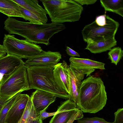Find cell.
Segmentation results:
<instances>
[{
  "instance_id": "7402d4cb",
  "label": "cell",
  "mask_w": 123,
  "mask_h": 123,
  "mask_svg": "<svg viewBox=\"0 0 123 123\" xmlns=\"http://www.w3.org/2000/svg\"><path fill=\"white\" fill-rule=\"evenodd\" d=\"M111 63L117 65L123 56V51L119 47L111 49L108 54Z\"/></svg>"
},
{
  "instance_id": "277c9868",
  "label": "cell",
  "mask_w": 123,
  "mask_h": 123,
  "mask_svg": "<svg viewBox=\"0 0 123 123\" xmlns=\"http://www.w3.org/2000/svg\"><path fill=\"white\" fill-rule=\"evenodd\" d=\"M52 23L62 24L79 21L82 6L74 0H40Z\"/></svg>"
},
{
  "instance_id": "603a6c76",
  "label": "cell",
  "mask_w": 123,
  "mask_h": 123,
  "mask_svg": "<svg viewBox=\"0 0 123 123\" xmlns=\"http://www.w3.org/2000/svg\"><path fill=\"white\" fill-rule=\"evenodd\" d=\"M19 93L11 99L1 109L0 112V123H5L8 111Z\"/></svg>"
},
{
  "instance_id": "f1b7e54d",
  "label": "cell",
  "mask_w": 123,
  "mask_h": 123,
  "mask_svg": "<svg viewBox=\"0 0 123 123\" xmlns=\"http://www.w3.org/2000/svg\"><path fill=\"white\" fill-rule=\"evenodd\" d=\"M75 1L81 5H91L94 4L97 0H74Z\"/></svg>"
},
{
  "instance_id": "ba28073f",
  "label": "cell",
  "mask_w": 123,
  "mask_h": 123,
  "mask_svg": "<svg viewBox=\"0 0 123 123\" xmlns=\"http://www.w3.org/2000/svg\"><path fill=\"white\" fill-rule=\"evenodd\" d=\"M59 52L43 50L38 54L31 56L25 62L26 68L31 67H54L62 58Z\"/></svg>"
},
{
  "instance_id": "cb8c5ba5",
  "label": "cell",
  "mask_w": 123,
  "mask_h": 123,
  "mask_svg": "<svg viewBox=\"0 0 123 123\" xmlns=\"http://www.w3.org/2000/svg\"><path fill=\"white\" fill-rule=\"evenodd\" d=\"M78 123H114L109 122L104 119L97 117L82 118L77 120Z\"/></svg>"
},
{
  "instance_id": "4fadbf2b",
  "label": "cell",
  "mask_w": 123,
  "mask_h": 123,
  "mask_svg": "<svg viewBox=\"0 0 123 123\" xmlns=\"http://www.w3.org/2000/svg\"><path fill=\"white\" fill-rule=\"evenodd\" d=\"M24 64L21 59L13 55L7 54L0 58V82L3 77L10 74Z\"/></svg>"
},
{
  "instance_id": "4316f807",
  "label": "cell",
  "mask_w": 123,
  "mask_h": 123,
  "mask_svg": "<svg viewBox=\"0 0 123 123\" xmlns=\"http://www.w3.org/2000/svg\"><path fill=\"white\" fill-rule=\"evenodd\" d=\"M106 16L105 14L97 16L95 21L96 23L100 26H103L105 25L106 24Z\"/></svg>"
},
{
  "instance_id": "e0dca14e",
  "label": "cell",
  "mask_w": 123,
  "mask_h": 123,
  "mask_svg": "<svg viewBox=\"0 0 123 123\" xmlns=\"http://www.w3.org/2000/svg\"><path fill=\"white\" fill-rule=\"evenodd\" d=\"M117 41L114 38L87 44L85 49L94 54L100 53L110 50L117 45Z\"/></svg>"
},
{
  "instance_id": "ac0fdd59",
  "label": "cell",
  "mask_w": 123,
  "mask_h": 123,
  "mask_svg": "<svg viewBox=\"0 0 123 123\" xmlns=\"http://www.w3.org/2000/svg\"><path fill=\"white\" fill-rule=\"evenodd\" d=\"M100 1L105 11L112 12L123 17V0H100Z\"/></svg>"
},
{
  "instance_id": "30bf717a",
  "label": "cell",
  "mask_w": 123,
  "mask_h": 123,
  "mask_svg": "<svg viewBox=\"0 0 123 123\" xmlns=\"http://www.w3.org/2000/svg\"><path fill=\"white\" fill-rule=\"evenodd\" d=\"M30 97L26 94L19 93L9 110L5 123H18L21 118Z\"/></svg>"
},
{
  "instance_id": "9c48e42d",
  "label": "cell",
  "mask_w": 123,
  "mask_h": 123,
  "mask_svg": "<svg viewBox=\"0 0 123 123\" xmlns=\"http://www.w3.org/2000/svg\"><path fill=\"white\" fill-rule=\"evenodd\" d=\"M69 61L70 67L84 75H86V77L96 69H105L104 63L88 59L71 57Z\"/></svg>"
},
{
  "instance_id": "5b68a950",
  "label": "cell",
  "mask_w": 123,
  "mask_h": 123,
  "mask_svg": "<svg viewBox=\"0 0 123 123\" xmlns=\"http://www.w3.org/2000/svg\"><path fill=\"white\" fill-rule=\"evenodd\" d=\"M30 89L25 64L10 74L3 77L0 82V97L6 100L19 93Z\"/></svg>"
},
{
  "instance_id": "7a4b0ae2",
  "label": "cell",
  "mask_w": 123,
  "mask_h": 123,
  "mask_svg": "<svg viewBox=\"0 0 123 123\" xmlns=\"http://www.w3.org/2000/svg\"><path fill=\"white\" fill-rule=\"evenodd\" d=\"M107 100L105 87L101 79L90 76L82 81L77 108L83 112L95 113L103 109Z\"/></svg>"
},
{
  "instance_id": "7c38bea8",
  "label": "cell",
  "mask_w": 123,
  "mask_h": 123,
  "mask_svg": "<svg viewBox=\"0 0 123 123\" xmlns=\"http://www.w3.org/2000/svg\"><path fill=\"white\" fill-rule=\"evenodd\" d=\"M68 72L70 96L69 99L75 102L77 106L79 89L84 75L69 66Z\"/></svg>"
},
{
  "instance_id": "8992f818",
  "label": "cell",
  "mask_w": 123,
  "mask_h": 123,
  "mask_svg": "<svg viewBox=\"0 0 123 123\" xmlns=\"http://www.w3.org/2000/svg\"><path fill=\"white\" fill-rule=\"evenodd\" d=\"M106 17V24L103 26L98 25L94 21L84 27L81 33L87 44L115 38L119 24L108 15Z\"/></svg>"
},
{
  "instance_id": "9a60e30c",
  "label": "cell",
  "mask_w": 123,
  "mask_h": 123,
  "mask_svg": "<svg viewBox=\"0 0 123 123\" xmlns=\"http://www.w3.org/2000/svg\"><path fill=\"white\" fill-rule=\"evenodd\" d=\"M19 5L39 16L46 24L48 21L45 9L38 4L37 0H12Z\"/></svg>"
},
{
  "instance_id": "ffe728a7",
  "label": "cell",
  "mask_w": 123,
  "mask_h": 123,
  "mask_svg": "<svg viewBox=\"0 0 123 123\" xmlns=\"http://www.w3.org/2000/svg\"><path fill=\"white\" fill-rule=\"evenodd\" d=\"M78 110L76 108L60 112L54 115L49 123H66Z\"/></svg>"
},
{
  "instance_id": "2e32d148",
  "label": "cell",
  "mask_w": 123,
  "mask_h": 123,
  "mask_svg": "<svg viewBox=\"0 0 123 123\" xmlns=\"http://www.w3.org/2000/svg\"><path fill=\"white\" fill-rule=\"evenodd\" d=\"M0 12L8 18L14 17L24 18L19 5L12 0H0Z\"/></svg>"
},
{
  "instance_id": "8fae6325",
  "label": "cell",
  "mask_w": 123,
  "mask_h": 123,
  "mask_svg": "<svg viewBox=\"0 0 123 123\" xmlns=\"http://www.w3.org/2000/svg\"><path fill=\"white\" fill-rule=\"evenodd\" d=\"M56 97L50 92L39 90H36L30 97L35 112L38 116L53 103Z\"/></svg>"
},
{
  "instance_id": "1f68e13d",
  "label": "cell",
  "mask_w": 123,
  "mask_h": 123,
  "mask_svg": "<svg viewBox=\"0 0 123 123\" xmlns=\"http://www.w3.org/2000/svg\"><path fill=\"white\" fill-rule=\"evenodd\" d=\"M9 100H4L0 97V112L4 106Z\"/></svg>"
},
{
  "instance_id": "f546056e",
  "label": "cell",
  "mask_w": 123,
  "mask_h": 123,
  "mask_svg": "<svg viewBox=\"0 0 123 123\" xmlns=\"http://www.w3.org/2000/svg\"><path fill=\"white\" fill-rule=\"evenodd\" d=\"M67 54L71 57H80L79 54L68 46L66 47V50Z\"/></svg>"
},
{
  "instance_id": "4dcf8cb0",
  "label": "cell",
  "mask_w": 123,
  "mask_h": 123,
  "mask_svg": "<svg viewBox=\"0 0 123 123\" xmlns=\"http://www.w3.org/2000/svg\"><path fill=\"white\" fill-rule=\"evenodd\" d=\"M6 51L3 45L0 44V58L6 55Z\"/></svg>"
},
{
  "instance_id": "6da1fadb",
  "label": "cell",
  "mask_w": 123,
  "mask_h": 123,
  "mask_svg": "<svg viewBox=\"0 0 123 123\" xmlns=\"http://www.w3.org/2000/svg\"><path fill=\"white\" fill-rule=\"evenodd\" d=\"M4 24V29L9 34H17L31 42L47 45L49 44V40L53 35L66 28L63 24H34L12 18H7Z\"/></svg>"
},
{
  "instance_id": "d4e9b609",
  "label": "cell",
  "mask_w": 123,
  "mask_h": 123,
  "mask_svg": "<svg viewBox=\"0 0 123 123\" xmlns=\"http://www.w3.org/2000/svg\"><path fill=\"white\" fill-rule=\"evenodd\" d=\"M37 116L32 105L30 115L25 123H42V120L37 118Z\"/></svg>"
},
{
  "instance_id": "5bb4252c",
  "label": "cell",
  "mask_w": 123,
  "mask_h": 123,
  "mask_svg": "<svg viewBox=\"0 0 123 123\" xmlns=\"http://www.w3.org/2000/svg\"><path fill=\"white\" fill-rule=\"evenodd\" d=\"M69 67L64 60L62 62L57 63L54 67L53 72L55 79L58 85L70 95L68 72Z\"/></svg>"
},
{
  "instance_id": "83f0119b",
  "label": "cell",
  "mask_w": 123,
  "mask_h": 123,
  "mask_svg": "<svg viewBox=\"0 0 123 123\" xmlns=\"http://www.w3.org/2000/svg\"><path fill=\"white\" fill-rule=\"evenodd\" d=\"M83 112L80 110H78L71 117L66 123H73L76 120H78L83 118Z\"/></svg>"
},
{
  "instance_id": "3957f363",
  "label": "cell",
  "mask_w": 123,
  "mask_h": 123,
  "mask_svg": "<svg viewBox=\"0 0 123 123\" xmlns=\"http://www.w3.org/2000/svg\"><path fill=\"white\" fill-rule=\"evenodd\" d=\"M26 68L30 89L44 91L57 97L69 99L70 95L63 91L55 80L53 75L54 67L34 66Z\"/></svg>"
},
{
  "instance_id": "44dd1931",
  "label": "cell",
  "mask_w": 123,
  "mask_h": 123,
  "mask_svg": "<svg viewBox=\"0 0 123 123\" xmlns=\"http://www.w3.org/2000/svg\"><path fill=\"white\" fill-rule=\"evenodd\" d=\"M19 7L24 17V19L25 20H28L31 23L34 24H45L44 21L37 15L29 11L21 6L19 5Z\"/></svg>"
},
{
  "instance_id": "d6986e66",
  "label": "cell",
  "mask_w": 123,
  "mask_h": 123,
  "mask_svg": "<svg viewBox=\"0 0 123 123\" xmlns=\"http://www.w3.org/2000/svg\"><path fill=\"white\" fill-rule=\"evenodd\" d=\"M76 108L77 107L76 103L72 100L68 99L61 103L56 112L49 113L46 112V109H45L41 112L37 118L43 120L48 117L54 116L62 111Z\"/></svg>"
},
{
  "instance_id": "52a82bcc",
  "label": "cell",
  "mask_w": 123,
  "mask_h": 123,
  "mask_svg": "<svg viewBox=\"0 0 123 123\" xmlns=\"http://www.w3.org/2000/svg\"><path fill=\"white\" fill-rule=\"evenodd\" d=\"M3 45L7 54L16 56L20 58L28 59L43 51L41 47L36 44L27 40H20L14 35L5 34Z\"/></svg>"
},
{
  "instance_id": "484cf974",
  "label": "cell",
  "mask_w": 123,
  "mask_h": 123,
  "mask_svg": "<svg viewBox=\"0 0 123 123\" xmlns=\"http://www.w3.org/2000/svg\"><path fill=\"white\" fill-rule=\"evenodd\" d=\"M115 121L114 123H123V108L118 109L114 113Z\"/></svg>"
}]
</instances>
